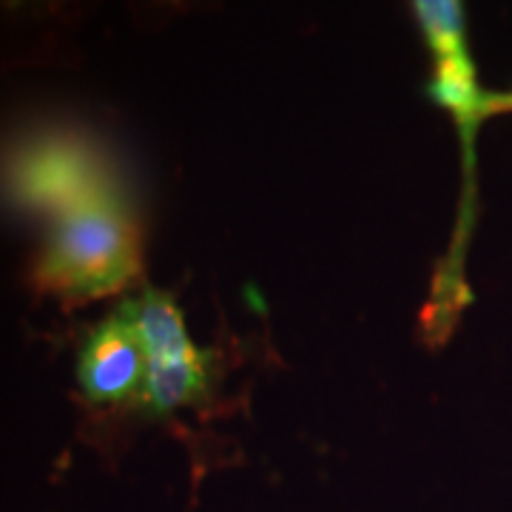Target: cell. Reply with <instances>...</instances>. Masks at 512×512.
Returning <instances> with one entry per match:
<instances>
[{"instance_id": "cell-3", "label": "cell", "mask_w": 512, "mask_h": 512, "mask_svg": "<svg viewBox=\"0 0 512 512\" xmlns=\"http://www.w3.org/2000/svg\"><path fill=\"white\" fill-rule=\"evenodd\" d=\"M140 342L146 348V407L154 416H168L180 407L205 399L211 384V356L194 345L174 296L146 288L123 302Z\"/></svg>"}, {"instance_id": "cell-2", "label": "cell", "mask_w": 512, "mask_h": 512, "mask_svg": "<svg viewBox=\"0 0 512 512\" xmlns=\"http://www.w3.org/2000/svg\"><path fill=\"white\" fill-rule=\"evenodd\" d=\"M6 191L26 208L55 217L120 197L103 151L77 134H40L9 157Z\"/></svg>"}, {"instance_id": "cell-5", "label": "cell", "mask_w": 512, "mask_h": 512, "mask_svg": "<svg viewBox=\"0 0 512 512\" xmlns=\"http://www.w3.org/2000/svg\"><path fill=\"white\" fill-rule=\"evenodd\" d=\"M501 106H504V109H512V94H507V97H501Z\"/></svg>"}, {"instance_id": "cell-1", "label": "cell", "mask_w": 512, "mask_h": 512, "mask_svg": "<svg viewBox=\"0 0 512 512\" xmlns=\"http://www.w3.org/2000/svg\"><path fill=\"white\" fill-rule=\"evenodd\" d=\"M143 268L140 228L123 197L60 214L32 268L37 291L83 305L128 288Z\"/></svg>"}, {"instance_id": "cell-4", "label": "cell", "mask_w": 512, "mask_h": 512, "mask_svg": "<svg viewBox=\"0 0 512 512\" xmlns=\"http://www.w3.org/2000/svg\"><path fill=\"white\" fill-rule=\"evenodd\" d=\"M148 359L131 316L120 305L86 336L77 356V384L92 404L146 399Z\"/></svg>"}]
</instances>
